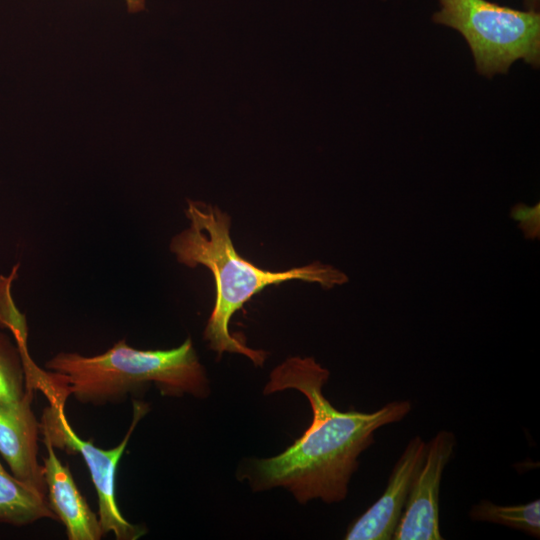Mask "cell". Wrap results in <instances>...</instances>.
I'll use <instances>...</instances> for the list:
<instances>
[{
  "label": "cell",
  "mask_w": 540,
  "mask_h": 540,
  "mask_svg": "<svg viewBox=\"0 0 540 540\" xmlns=\"http://www.w3.org/2000/svg\"><path fill=\"white\" fill-rule=\"evenodd\" d=\"M328 379L329 371L311 357L288 358L271 372L263 393L295 389L306 396L313 416L284 452L247 460L239 470L240 479L246 478L254 491L283 487L301 504L344 500L358 458L374 442L376 430L401 421L412 409L410 401L396 400L369 413L339 411L323 395Z\"/></svg>",
  "instance_id": "cell-1"
},
{
  "label": "cell",
  "mask_w": 540,
  "mask_h": 540,
  "mask_svg": "<svg viewBox=\"0 0 540 540\" xmlns=\"http://www.w3.org/2000/svg\"><path fill=\"white\" fill-rule=\"evenodd\" d=\"M185 210L190 226L173 237L170 250L177 260L191 268L206 266L214 276L216 299L204 330V339L220 357L224 352L247 356L262 366L266 352L246 346L229 331L232 315L266 286L289 280L319 283L330 289L348 281V277L331 265L318 261L282 272L258 268L243 259L230 238V217L217 206L187 200Z\"/></svg>",
  "instance_id": "cell-2"
},
{
  "label": "cell",
  "mask_w": 540,
  "mask_h": 540,
  "mask_svg": "<svg viewBox=\"0 0 540 540\" xmlns=\"http://www.w3.org/2000/svg\"><path fill=\"white\" fill-rule=\"evenodd\" d=\"M50 377L61 383L64 396L84 404L105 405L125 401L154 384L164 396L197 398L209 395V381L192 340L168 350H140L125 339L95 356L60 352L45 364Z\"/></svg>",
  "instance_id": "cell-3"
},
{
  "label": "cell",
  "mask_w": 540,
  "mask_h": 540,
  "mask_svg": "<svg viewBox=\"0 0 540 540\" xmlns=\"http://www.w3.org/2000/svg\"><path fill=\"white\" fill-rule=\"evenodd\" d=\"M435 23L459 31L472 52L476 70L491 78L506 74L517 60L540 64V13L488 0H439Z\"/></svg>",
  "instance_id": "cell-4"
},
{
  "label": "cell",
  "mask_w": 540,
  "mask_h": 540,
  "mask_svg": "<svg viewBox=\"0 0 540 540\" xmlns=\"http://www.w3.org/2000/svg\"><path fill=\"white\" fill-rule=\"evenodd\" d=\"M52 400L50 406L43 410L40 434L54 448L82 456L97 493L98 518L103 536L112 533L117 540H136L145 535L147 528L129 522L118 507L116 474L130 437L148 410L147 404L135 401L132 422L122 441L111 449H101L92 439L84 440L72 429L64 413V399L57 396Z\"/></svg>",
  "instance_id": "cell-5"
},
{
  "label": "cell",
  "mask_w": 540,
  "mask_h": 540,
  "mask_svg": "<svg viewBox=\"0 0 540 540\" xmlns=\"http://www.w3.org/2000/svg\"><path fill=\"white\" fill-rule=\"evenodd\" d=\"M455 446V435L446 430L438 431L427 442L424 461L412 482L393 540L443 539L439 521L440 484Z\"/></svg>",
  "instance_id": "cell-6"
},
{
  "label": "cell",
  "mask_w": 540,
  "mask_h": 540,
  "mask_svg": "<svg viewBox=\"0 0 540 540\" xmlns=\"http://www.w3.org/2000/svg\"><path fill=\"white\" fill-rule=\"evenodd\" d=\"M427 442L413 437L396 461L382 495L355 521L347 540H390L401 519L412 482L425 458Z\"/></svg>",
  "instance_id": "cell-7"
},
{
  "label": "cell",
  "mask_w": 540,
  "mask_h": 540,
  "mask_svg": "<svg viewBox=\"0 0 540 540\" xmlns=\"http://www.w3.org/2000/svg\"><path fill=\"white\" fill-rule=\"evenodd\" d=\"M32 389L18 401L0 403V454L12 475L46 497L43 465L38 461L40 422L32 407Z\"/></svg>",
  "instance_id": "cell-8"
},
{
  "label": "cell",
  "mask_w": 540,
  "mask_h": 540,
  "mask_svg": "<svg viewBox=\"0 0 540 540\" xmlns=\"http://www.w3.org/2000/svg\"><path fill=\"white\" fill-rule=\"evenodd\" d=\"M47 456L43 458L46 498L52 512L66 529L69 540H99L103 537L98 514L81 494L68 465L57 457L54 447L42 439Z\"/></svg>",
  "instance_id": "cell-9"
},
{
  "label": "cell",
  "mask_w": 540,
  "mask_h": 540,
  "mask_svg": "<svg viewBox=\"0 0 540 540\" xmlns=\"http://www.w3.org/2000/svg\"><path fill=\"white\" fill-rule=\"evenodd\" d=\"M42 519L58 520L47 498L8 473L0 462V523L25 526Z\"/></svg>",
  "instance_id": "cell-10"
},
{
  "label": "cell",
  "mask_w": 540,
  "mask_h": 540,
  "mask_svg": "<svg viewBox=\"0 0 540 540\" xmlns=\"http://www.w3.org/2000/svg\"><path fill=\"white\" fill-rule=\"evenodd\" d=\"M29 359L27 343L15 345L0 332V403L21 400L32 389L28 383Z\"/></svg>",
  "instance_id": "cell-11"
},
{
  "label": "cell",
  "mask_w": 540,
  "mask_h": 540,
  "mask_svg": "<svg viewBox=\"0 0 540 540\" xmlns=\"http://www.w3.org/2000/svg\"><path fill=\"white\" fill-rule=\"evenodd\" d=\"M469 516L474 521L492 522L523 531L532 537L540 536V501L525 504L499 505L489 500L474 504Z\"/></svg>",
  "instance_id": "cell-12"
},
{
  "label": "cell",
  "mask_w": 540,
  "mask_h": 540,
  "mask_svg": "<svg viewBox=\"0 0 540 540\" xmlns=\"http://www.w3.org/2000/svg\"><path fill=\"white\" fill-rule=\"evenodd\" d=\"M17 264L10 276H0V328L10 330L15 341L27 342L28 329L25 316L19 312L11 296V283L17 273Z\"/></svg>",
  "instance_id": "cell-13"
},
{
  "label": "cell",
  "mask_w": 540,
  "mask_h": 540,
  "mask_svg": "<svg viewBox=\"0 0 540 540\" xmlns=\"http://www.w3.org/2000/svg\"><path fill=\"white\" fill-rule=\"evenodd\" d=\"M511 216L519 221V227L524 232L525 237L535 239L540 232V207L539 203L533 207L525 204H517L512 208Z\"/></svg>",
  "instance_id": "cell-14"
},
{
  "label": "cell",
  "mask_w": 540,
  "mask_h": 540,
  "mask_svg": "<svg viewBox=\"0 0 540 540\" xmlns=\"http://www.w3.org/2000/svg\"><path fill=\"white\" fill-rule=\"evenodd\" d=\"M146 0H125L127 11L129 13H138L145 9Z\"/></svg>",
  "instance_id": "cell-15"
},
{
  "label": "cell",
  "mask_w": 540,
  "mask_h": 540,
  "mask_svg": "<svg viewBox=\"0 0 540 540\" xmlns=\"http://www.w3.org/2000/svg\"><path fill=\"white\" fill-rule=\"evenodd\" d=\"M524 5L527 10L537 11L539 7V0H524Z\"/></svg>",
  "instance_id": "cell-16"
}]
</instances>
